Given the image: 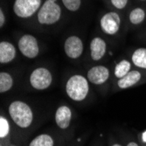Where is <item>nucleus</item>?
Instances as JSON below:
<instances>
[{
    "instance_id": "nucleus-19",
    "label": "nucleus",
    "mask_w": 146,
    "mask_h": 146,
    "mask_svg": "<svg viewBox=\"0 0 146 146\" xmlns=\"http://www.w3.org/2000/svg\"><path fill=\"white\" fill-rule=\"evenodd\" d=\"M10 131H11V126L9 121L7 120L6 117L1 115L0 116V137H1L2 140L9 136Z\"/></svg>"
},
{
    "instance_id": "nucleus-25",
    "label": "nucleus",
    "mask_w": 146,
    "mask_h": 146,
    "mask_svg": "<svg viewBox=\"0 0 146 146\" xmlns=\"http://www.w3.org/2000/svg\"><path fill=\"white\" fill-rule=\"evenodd\" d=\"M111 146H123L121 143H115L113 144H111Z\"/></svg>"
},
{
    "instance_id": "nucleus-13",
    "label": "nucleus",
    "mask_w": 146,
    "mask_h": 146,
    "mask_svg": "<svg viewBox=\"0 0 146 146\" xmlns=\"http://www.w3.org/2000/svg\"><path fill=\"white\" fill-rule=\"evenodd\" d=\"M17 54L16 48L13 44L8 41L0 43V63L8 64L15 59Z\"/></svg>"
},
{
    "instance_id": "nucleus-6",
    "label": "nucleus",
    "mask_w": 146,
    "mask_h": 146,
    "mask_svg": "<svg viewBox=\"0 0 146 146\" xmlns=\"http://www.w3.org/2000/svg\"><path fill=\"white\" fill-rule=\"evenodd\" d=\"M18 46L21 54L28 59H34L39 54V46L37 38L31 34L23 35L19 39Z\"/></svg>"
},
{
    "instance_id": "nucleus-5",
    "label": "nucleus",
    "mask_w": 146,
    "mask_h": 146,
    "mask_svg": "<svg viewBox=\"0 0 146 146\" xmlns=\"http://www.w3.org/2000/svg\"><path fill=\"white\" fill-rule=\"evenodd\" d=\"M41 0H15L13 11L19 18H30L39 10Z\"/></svg>"
},
{
    "instance_id": "nucleus-16",
    "label": "nucleus",
    "mask_w": 146,
    "mask_h": 146,
    "mask_svg": "<svg viewBox=\"0 0 146 146\" xmlns=\"http://www.w3.org/2000/svg\"><path fill=\"white\" fill-rule=\"evenodd\" d=\"M130 71H131V62L128 60H122L115 65L114 69V74L115 77L117 78L118 80L124 77Z\"/></svg>"
},
{
    "instance_id": "nucleus-8",
    "label": "nucleus",
    "mask_w": 146,
    "mask_h": 146,
    "mask_svg": "<svg viewBox=\"0 0 146 146\" xmlns=\"http://www.w3.org/2000/svg\"><path fill=\"white\" fill-rule=\"evenodd\" d=\"M83 43L78 36H70L66 39L64 44L65 54L72 60L79 59L83 54Z\"/></svg>"
},
{
    "instance_id": "nucleus-27",
    "label": "nucleus",
    "mask_w": 146,
    "mask_h": 146,
    "mask_svg": "<svg viewBox=\"0 0 146 146\" xmlns=\"http://www.w3.org/2000/svg\"><path fill=\"white\" fill-rule=\"evenodd\" d=\"M142 1H145V0H142Z\"/></svg>"
},
{
    "instance_id": "nucleus-3",
    "label": "nucleus",
    "mask_w": 146,
    "mask_h": 146,
    "mask_svg": "<svg viewBox=\"0 0 146 146\" xmlns=\"http://www.w3.org/2000/svg\"><path fill=\"white\" fill-rule=\"evenodd\" d=\"M61 17V8L56 0H46L38 11V21L41 25H54Z\"/></svg>"
},
{
    "instance_id": "nucleus-23",
    "label": "nucleus",
    "mask_w": 146,
    "mask_h": 146,
    "mask_svg": "<svg viewBox=\"0 0 146 146\" xmlns=\"http://www.w3.org/2000/svg\"><path fill=\"white\" fill-rule=\"evenodd\" d=\"M141 143H142V146H146V131L143 132L141 134Z\"/></svg>"
},
{
    "instance_id": "nucleus-26",
    "label": "nucleus",
    "mask_w": 146,
    "mask_h": 146,
    "mask_svg": "<svg viewBox=\"0 0 146 146\" xmlns=\"http://www.w3.org/2000/svg\"><path fill=\"white\" fill-rule=\"evenodd\" d=\"M9 146H16V145H13V144H11V145H9Z\"/></svg>"
},
{
    "instance_id": "nucleus-11",
    "label": "nucleus",
    "mask_w": 146,
    "mask_h": 146,
    "mask_svg": "<svg viewBox=\"0 0 146 146\" xmlns=\"http://www.w3.org/2000/svg\"><path fill=\"white\" fill-rule=\"evenodd\" d=\"M142 73L138 70H131L124 77L118 79L116 86L119 89H127L134 87L142 80Z\"/></svg>"
},
{
    "instance_id": "nucleus-4",
    "label": "nucleus",
    "mask_w": 146,
    "mask_h": 146,
    "mask_svg": "<svg viewBox=\"0 0 146 146\" xmlns=\"http://www.w3.org/2000/svg\"><path fill=\"white\" fill-rule=\"evenodd\" d=\"M29 82L33 89L38 91L46 90L52 83V74L45 67H38L32 71Z\"/></svg>"
},
{
    "instance_id": "nucleus-28",
    "label": "nucleus",
    "mask_w": 146,
    "mask_h": 146,
    "mask_svg": "<svg viewBox=\"0 0 146 146\" xmlns=\"http://www.w3.org/2000/svg\"><path fill=\"white\" fill-rule=\"evenodd\" d=\"M1 146H3V144H2V143H1Z\"/></svg>"
},
{
    "instance_id": "nucleus-17",
    "label": "nucleus",
    "mask_w": 146,
    "mask_h": 146,
    "mask_svg": "<svg viewBox=\"0 0 146 146\" xmlns=\"http://www.w3.org/2000/svg\"><path fill=\"white\" fill-rule=\"evenodd\" d=\"M13 85H14V79L11 74L7 72L0 73V93L1 94L11 90Z\"/></svg>"
},
{
    "instance_id": "nucleus-18",
    "label": "nucleus",
    "mask_w": 146,
    "mask_h": 146,
    "mask_svg": "<svg viewBox=\"0 0 146 146\" xmlns=\"http://www.w3.org/2000/svg\"><path fill=\"white\" fill-rule=\"evenodd\" d=\"M129 19L131 24L139 25L145 19V11L142 8H135L130 11Z\"/></svg>"
},
{
    "instance_id": "nucleus-14",
    "label": "nucleus",
    "mask_w": 146,
    "mask_h": 146,
    "mask_svg": "<svg viewBox=\"0 0 146 146\" xmlns=\"http://www.w3.org/2000/svg\"><path fill=\"white\" fill-rule=\"evenodd\" d=\"M131 61L137 68L146 70V48L141 47L137 49L132 54Z\"/></svg>"
},
{
    "instance_id": "nucleus-2",
    "label": "nucleus",
    "mask_w": 146,
    "mask_h": 146,
    "mask_svg": "<svg viewBox=\"0 0 146 146\" xmlns=\"http://www.w3.org/2000/svg\"><path fill=\"white\" fill-rule=\"evenodd\" d=\"M67 96L74 102L84 101L89 93V82L82 74L71 75L65 85Z\"/></svg>"
},
{
    "instance_id": "nucleus-12",
    "label": "nucleus",
    "mask_w": 146,
    "mask_h": 146,
    "mask_svg": "<svg viewBox=\"0 0 146 146\" xmlns=\"http://www.w3.org/2000/svg\"><path fill=\"white\" fill-rule=\"evenodd\" d=\"M107 50L106 42L100 37H96L90 42V56L94 61L101 60Z\"/></svg>"
},
{
    "instance_id": "nucleus-21",
    "label": "nucleus",
    "mask_w": 146,
    "mask_h": 146,
    "mask_svg": "<svg viewBox=\"0 0 146 146\" xmlns=\"http://www.w3.org/2000/svg\"><path fill=\"white\" fill-rule=\"evenodd\" d=\"M110 1L111 4L118 10L123 9L128 4V0H110Z\"/></svg>"
},
{
    "instance_id": "nucleus-7",
    "label": "nucleus",
    "mask_w": 146,
    "mask_h": 146,
    "mask_svg": "<svg viewBox=\"0 0 146 146\" xmlns=\"http://www.w3.org/2000/svg\"><path fill=\"white\" fill-rule=\"evenodd\" d=\"M100 25L103 33L108 35H114L120 29V16L115 11L108 12L102 17Z\"/></svg>"
},
{
    "instance_id": "nucleus-9",
    "label": "nucleus",
    "mask_w": 146,
    "mask_h": 146,
    "mask_svg": "<svg viewBox=\"0 0 146 146\" xmlns=\"http://www.w3.org/2000/svg\"><path fill=\"white\" fill-rule=\"evenodd\" d=\"M110 69L102 65L92 67L87 73L88 81L94 85H102L110 79Z\"/></svg>"
},
{
    "instance_id": "nucleus-1",
    "label": "nucleus",
    "mask_w": 146,
    "mask_h": 146,
    "mask_svg": "<svg viewBox=\"0 0 146 146\" xmlns=\"http://www.w3.org/2000/svg\"><path fill=\"white\" fill-rule=\"evenodd\" d=\"M8 114L14 124L23 129L30 128L34 120V113L30 105L19 100L13 101L9 104Z\"/></svg>"
},
{
    "instance_id": "nucleus-10",
    "label": "nucleus",
    "mask_w": 146,
    "mask_h": 146,
    "mask_svg": "<svg viewBox=\"0 0 146 146\" xmlns=\"http://www.w3.org/2000/svg\"><path fill=\"white\" fill-rule=\"evenodd\" d=\"M72 110L67 105H60L56 110L54 120L56 125L60 129H67L69 128L72 120Z\"/></svg>"
},
{
    "instance_id": "nucleus-20",
    "label": "nucleus",
    "mask_w": 146,
    "mask_h": 146,
    "mask_svg": "<svg viewBox=\"0 0 146 146\" xmlns=\"http://www.w3.org/2000/svg\"><path fill=\"white\" fill-rule=\"evenodd\" d=\"M64 6L70 11H76L80 9L82 0H62Z\"/></svg>"
},
{
    "instance_id": "nucleus-22",
    "label": "nucleus",
    "mask_w": 146,
    "mask_h": 146,
    "mask_svg": "<svg viewBox=\"0 0 146 146\" xmlns=\"http://www.w3.org/2000/svg\"><path fill=\"white\" fill-rule=\"evenodd\" d=\"M5 23V16L4 14V11L1 9L0 10V27H3Z\"/></svg>"
},
{
    "instance_id": "nucleus-15",
    "label": "nucleus",
    "mask_w": 146,
    "mask_h": 146,
    "mask_svg": "<svg viewBox=\"0 0 146 146\" xmlns=\"http://www.w3.org/2000/svg\"><path fill=\"white\" fill-rule=\"evenodd\" d=\"M55 140L47 133L39 134L35 137L28 144V146H54Z\"/></svg>"
},
{
    "instance_id": "nucleus-24",
    "label": "nucleus",
    "mask_w": 146,
    "mask_h": 146,
    "mask_svg": "<svg viewBox=\"0 0 146 146\" xmlns=\"http://www.w3.org/2000/svg\"><path fill=\"white\" fill-rule=\"evenodd\" d=\"M126 146H140V145H139L138 143H137V142H135V141H129V142L126 144Z\"/></svg>"
}]
</instances>
